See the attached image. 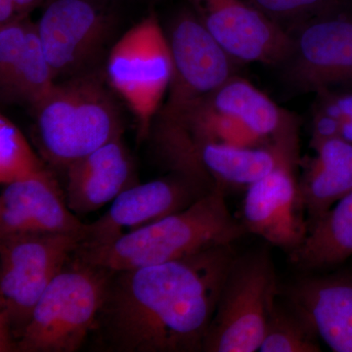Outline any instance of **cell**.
Masks as SVG:
<instances>
[{"instance_id":"23","label":"cell","mask_w":352,"mask_h":352,"mask_svg":"<svg viewBox=\"0 0 352 352\" xmlns=\"http://www.w3.org/2000/svg\"><path fill=\"white\" fill-rule=\"evenodd\" d=\"M24 134L6 116L0 117V182L9 184L48 171Z\"/></svg>"},{"instance_id":"10","label":"cell","mask_w":352,"mask_h":352,"mask_svg":"<svg viewBox=\"0 0 352 352\" xmlns=\"http://www.w3.org/2000/svg\"><path fill=\"white\" fill-rule=\"evenodd\" d=\"M168 38L173 72L162 124L184 117L236 76L240 65L210 36L195 14H182Z\"/></svg>"},{"instance_id":"17","label":"cell","mask_w":352,"mask_h":352,"mask_svg":"<svg viewBox=\"0 0 352 352\" xmlns=\"http://www.w3.org/2000/svg\"><path fill=\"white\" fill-rule=\"evenodd\" d=\"M285 295L333 351L352 352V276L307 277Z\"/></svg>"},{"instance_id":"16","label":"cell","mask_w":352,"mask_h":352,"mask_svg":"<svg viewBox=\"0 0 352 352\" xmlns=\"http://www.w3.org/2000/svg\"><path fill=\"white\" fill-rule=\"evenodd\" d=\"M66 173L65 198L76 214L95 212L138 184L133 162L122 138L74 162Z\"/></svg>"},{"instance_id":"12","label":"cell","mask_w":352,"mask_h":352,"mask_svg":"<svg viewBox=\"0 0 352 352\" xmlns=\"http://www.w3.org/2000/svg\"><path fill=\"white\" fill-rule=\"evenodd\" d=\"M212 190L179 173L133 185L113 200L94 223L85 224L80 247L106 244L132 231L182 212Z\"/></svg>"},{"instance_id":"13","label":"cell","mask_w":352,"mask_h":352,"mask_svg":"<svg viewBox=\"0 0 352 352\" xmlns=\"http://www.w3.org/2000/svg\"><path fill=\"white\" fill-rule=\"evenodd\" d=\"M298 157L280 164L251 185L243 203L245 230L291 254L307 237V222L296 168Z\"/></svg>"},{"instance_id":"18","label":"cell","mask_w":352,"mask_h":352,"mask_svg":"<svg viewBox=\"0 0 352 352\" xmlns=\"http://www.w3.org/2000/svg\"><path fill=\"white\" fill-rule=\"evenodd\" d=\"M315 156L308 162L300 184L308 228L352 191V144L340 138L311 143Z\"/></svg>"},{"instance_id":"19","label":"cell","mask_w":352,"mask_h":352,"mask_svg":"<svg viewBox=\"0 0 352 352\" xmlns=\"http://www.w3.org/2000/svg\"><path fill=\"white\" fill-rule=\"evenodd\" d=\"M207 101L215 110L239 120L267 140L298 133V122L293 115L237 75L208 96Z\"/></svg>"},{"instance_id":"7","label":"cell","mask_w":352,"mask_h":352,"mask_svg":"<svg viewBox=\"0 0 352 352\" xmlns=\"http://www.w3.org/2000/svg\"><path fill=\"white\" fill-rule=\"evenodd\" d=\"M291 47L278 68L302 92L352 83V0H340L288 32Z\"/></svg>"},{"instance_id":"9","label":"cell","mask_w":352,"mask_h":352,"mask_svg":"<svg viewBox=\"0 0 352 352\" xmlns=\"http://www.w3.org/2000/svg\"><path fill=\"white\" fill-rule=\"evenodd\" d=\"M173 171L208 189L245 188L267 175L289 157H298V134L261 147H235L170 139L162 146Z\"/></svg>"},{"instance_id":"3","label":"cell","mask_w":352,"mask_h":352,"mask_svg":"<svg viewBox=\"0 0 352 352\" xmlns=\"http://www.w3.org/2000/svg\"><path fill=\"white\" fill-rule=\"evenodd\" d=\"M113 270L74 254L39 298L11 352H76L94 332Z\"/></svg>"},{"instance_id":"21","label":"cell","mask_w":352,"mask_h":352,"mask_svg":"<svg viewBox=\"0 0 352 352\" xmlns=\"http://www.w3.org/2000/svg\"><path fill=\"white\" fill-rule=\"evenodd\" d=\"M41 46L36 25L29 24L27 43L19 66L4 97L27 102L36 107L52 91L56 83Z\"/></svg>"},{"instance_id":"11","label":"cell","mask_w":352,"mask_h":352,"mask_svg":"<svg viewBox=\"0 0 352 352\" xmlns=\"http://www.w3.org/2000/svg\"><path fill=\"white\" fill-rule=\"evenodd\" d=\"M210 36L237 63L279 67L291 38L249 0H190Z\"/></svg>"},{"instance_id":"14","label":"cell","mask_w":352,"mask_h":352,"mask_svg":"<svg viewBox=\"0 0 352 352\" xmlns=\"http://www.w3.org/2000/svg\"><path fill=\"white\" fill-rule=\"evenodd\" d=\"M85 228L68 208L50 170L4 185L0 196V238L78 233Z\"/></svg>"},{"instance_id":"26","label":"cell","mask_w":352,"mask_h":352,"mask_svg":"<svg viewBox=\"0 0 352 352\" xmlns=\"http://www.w3.org/2000/svg\"><path fill=\"white\" fill-rule=\"evenodd\" d=\"M43 0H0V25L22 19Z\"/></svg>"},{"instance_id":"15","label":"cell","mask_w":352,"mask_h":352,"mask_svg":"<svg viewBox=\"0 0 352 352\" xmlns=\"http://www.w3.org/2000/svg\"><path fill=\"white\" fill-rule=\"evenodd\" d=\"M36 29L56 78L76 71L94 56L106 38L108 22L89 0H53Z\"/></svg>"},{"instance_id":"2","label":"cell","mask_w":352,"mask_h":352,"mask_svg":"<svg viewBox=\"0 0 352 352\" xmlns=\"http://www.w3.org/2000/svg\"><path fill=\"white\" fill-rule=\"evenodd\" d=\"M229 210L226 192H208L182 212L95 247H80L78 258L113 271L156 265L217 247L247 234Z\"/></svg>"},{"instance_id":"25","label":"cell","mask_w":352,"mask_h":352,"mask_svg":"<svg viewBox=\"0 0 352 352\" xmlns=\"http://www.w3.org/2000/svg\"><path fill=\"white\" fill-rule=\"evenodd\" d=\"M28 27V23L18 19L1 25L0 28V85L2 95L10 87L22 59L27 43Z\"/></svg>"},{"instance_id":"5","label":"cell","mask_w":352,"mask_h":352,"mask_svg":"<svg viewBox=\"0 0 352 352\" xmlns=\"http://www.w3.org/2000/svg\"><path fill=\"white\" fill-rule=\"evenodd\" d=\"M82 239L83 232L0 238V351L11 352L39 298Z\"/></svg>"},{"instance_id":"27","label":"cell","mask_w":352,"mask_h":352,"mask_svg":"<svg viewBox=\"0 0 352 352\" xmlns=\"http://www.w3.org/2000/svg\"><path fill=\"white\" fill-rule=\"evenodd\" d=\"M340 120L319 111H314L311 143L325 139L340 138Z\"/></svg>"},{"instance_id":"6","label":"cell","mask_w":352,"mask_h":352,"mask_svg":"<svg viewBox=\"0 0 352 352\" xmlns=\"http://www.w3.org/2000/svg\"><path fill=\"white\" fill-rule=\"evenodd\" d=\"M279 286L268 250L234 259L204 342L205 352L259 351Z\"/></svg>"},{"instance_id":"22","label":"cell","mask_w":352,"mask_h":352,"mask_svg":"<svg viewBox=\"0 0 352 352\" xmlns=\"http://www.w3.org/2000/svg\"><path fill=\"white\" fill-rule=\"evenodd\" d=\"M319 336L307 319L287 303L275 305L266 327L261 352H320Z\"/></svg>"},{"instance_id":"1","label":"cell","mask_w":352,"mask_h":352,"mask_svg":"<svg viewBox=\"0 0 352 352\" xmlns=\"http://www.w3.org/2000/svg\"><path fill=\"white\" fill-rule=\"evenodd\" d=\"M236 256L233 244L217 245L168 263L113 271L88 339L92 349L203 351Z\"/></svg>"},{"instance_id":"28","label":"cell","mask_w":352,"mask_h":352,"mask_svg":"<svg viewBox=\"0 0 352 352\" xmlns=\"http://www.w3.org/2000/svg\"><path fill=\"white\" fill-rule=\"evenodd\" d=\"M340 122V138L352 144V120H342Z\"/></svg>"},{"instance_id":"4","label":"cell","mask_w":352,"mask_h":352,"mask_svg":"<svg viewBox=\"0 0 352 352\" xmlns=\"http://www.w3.org/2000/svg\"><path fill=\"white\" fill-rule=\"evenodd\" d=\"M36 110V134L44 159L56 168L122 138L120 113L100 80L82 76L55 85Z\"/></svg>"},{"instance_id":"24","label":"cell","mask_w":352,"mask_h":352,"mask_svg":"<svg viewBox=\"0 0 352 352\" xmlns=\"http://www.w3.org/2000/svg\"><path fill=\"white\" fill-rule=\"evenodd\" d=\"M288 32L292 28L338 3L340 0H249Z\"/></svg>"},{"instance_id":"20","label":"cell","mask_w":352,"mask_h":352,"mask_svg":"<svg viewBox=\"0 0 352 352\" xmlns=\"http://www.w3.org/2000/svg\"><path fill=\"white\" fill-rule=\"evenodd\" d=\"M289 254L303 270L340 265L352 256V191L308 228L307 237Z\"/></svg>"},{"instance_id":"8","label":"cell","mask_w":352,"mask_h":352,"mask_svg":"<svg viewBox=\"0 0 352 352\" xmlns=\"http://www.w3.org/2000/svg\"><path fill=\"white\" fill-rule=\"evenodd\" d=\"M107 72L111 85L138 119V138H145L173 72L170 41L154 14L132 27L115 44Z\"/></svg>"}]
</instances>
